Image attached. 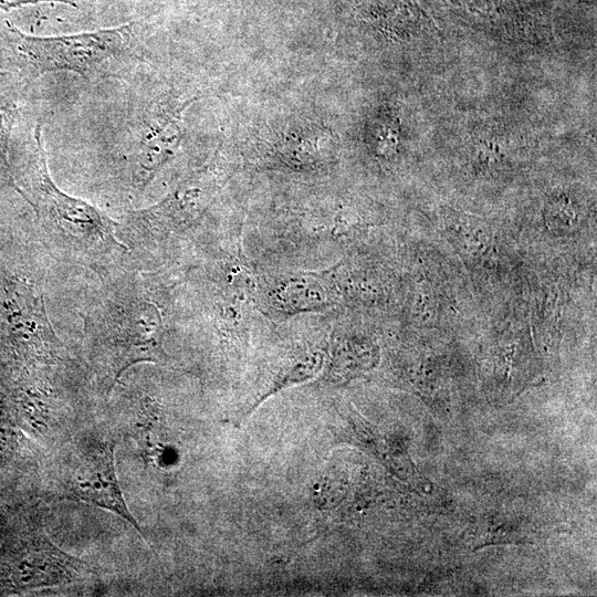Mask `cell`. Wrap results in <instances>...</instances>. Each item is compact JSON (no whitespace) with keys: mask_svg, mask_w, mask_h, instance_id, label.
I'll return each mask as SVG.
<instances>
[{"mask_svg":"<svg viewBox=\"0 0 597 597\" xmlns=\"http://www.w3.org/2000/svg\"><path fill=\"white\" fill-rule=\"evenodd\" d=\"M76 459L75 467L67 473L62 496L111 511L142 533L119 488L115 470L114 443L91 442Z\"/></svg>","mask_w":597,"mask_h":597,"instance_id":"7","label":"cell"},{"mask_svg":"<svg viewBox=\"0 0 597 597\" xmlns=\"http://www.w3.org/2000/svg\"><path fill=\"white\" fill-rule=\"evenodd\" d=\"M13 171L18 193L32 207L40 242L53 260L93 275L133 264L128 248L117 235L118 222L54 182L41 124L34 127L33 145L23 166Z\"/></svg>","mask_w":597,"mask_h":597,"instance_id":"2","label":"cell"},{"mask_svg":"<svg viewBox=\"0 0 597 597\" xmlns=\"http://www.w3.org/2000/svg\"><path fill=\"white\" fill-rule=\"evenodd\" d=\"M0 273V338L48 366L63 360V344L49 318L43 282L31 274Z\"/></svg>","mask_w":597,"mask_h":597,"instance_id":"5","label":"cell"},{"mask_svg":"<svg viewBox=\"0 0 597 597\" xmlns=\"http://www.w3.org/2000/svg\"><path fill=\"white\" fill-rule=\"evenodd\" d=\"M4 31L14 60L28 74L72 72L87 76L127 50L134 36V24L40 36L27 34L6 20Z\"/></svg>","mask_w":597,"mask_h":597,"instance_id":"4","label":"cell"},{"mask_svg":"<svg viewBox=\"0 0 597 597\" xmlns=\"http://www.w3.org/2000/svg\"><path fill=\"white\" fill-rule=\"evenodd\" d=\"M545 220L551 229L567 231L577 224L575 206L565 196H555L546 205Z\"/></svg>","mask_w":597,"mask_h":597,"instance_id":"12","label":"cell"},{"mask_svg":"<svg viewBox=\"0 0 597 597\" xmlns=\"http://www.w3.org/2000/svg\"><path fill=\"white\" fill-rule=\"evenodd\" d=\"M217 186L214 165H209L185 178L155 205L128 210L117 221V235L128 248L133 265L148 270L158 250L199 220Z\"/></svg>","mask_w":597,"mask_h":597,"instance_id":"3","label":"cell"},{"mask_svg":"<svg viewBox=\"0 0 597 597\" xmlns=\"http://www.w3.org/2000/svg\"><path fill=\"white\" fill-rule=\"evenodd\" d=\"M192 101L160 100L135 122L118 164V180L129 197L138 199L175 155Z\"/></svg>","mask_w":597,"mask_h":597,"instance_id":"6","label":"cell"},{"mask_svg":"<svg viewBox=\"0 0 597 597\" xmlns=\"http://www.w3.org/2000/svg\"><path fill=\"white\" fill-rule=\"evenodd\" d=\"M49 1H55V2H62L65 4L75 6L72 0H0V9L4 11H10L12 9H17L23 6L34 4L39 2H49Z\"/></svg>","mask_w":597,"mask_h":597,"instance_id":"13","label":"cell"},{"mask_svg":"<svg viewBox=\"0 0 597 597\" xmlns=\"http://www.w3.org/2000/svg\"><path fill=\"white\" fill-rule=\"evenodd\" d=\"M368 19L380 30L397 33L418 10L413 0H365Z\"/></svg>","mask_w":597,"mask_h":597,"instance_id":"9","label":"cell"},{"mask_svg":"<svg viewBox=\"0 0 597 597\" xmlns=\"http://www.w3.org/2000/svg\"><path fill=\"white\" fill-rule=\"evenodd\" d=\"M94 276L81 313L84 341L111 392L130 367L166 362V323L150 270L122 265Z\"/></svg>","mask_w":597,"mask_h":597,"instance_id":"1","label":"cell"},{"mask_svg":"<svg viewBox=\"0 0 597 597\" xmlns=\"http://www.w3.org/2000/svg\"><path fill=\"white\" fill-rule=\"evenodd\" d=\"M268 302L281 314L315 312L331 304L327 284L321 274L290 273L280 275L268 286Z\"/></svg>","mask_w":597,"mask_h":597,"instance_id":"8","label":"cell"},{"mask_svg":"<svg viewBox=\"0 0 597 597\" xmlns=\"http://www.w3.org/2000/svg\"><path fill=\"white\" fill-rule=\"evenodd\" d=\"M13 76L11 73L0 71V96L7 94L12 86Z\"/></svg>","mask_w":597,"mask_h":597,"instance_id":"14","label":"cell"},{"mask_svg":"<svg viewBox=\"0 0 597 597\" xmlns=\"http://www.w3.org/2000/svg\"><path fill=\"white\" fill-rule=\"evenodd\" d=\"M324 359L325 353L318 349L301 356L286 371L273 381L270 389L260 398L256 405L283 388L313 378L322 369Z\"/></svg>","mask_w":597,"mask_h":597,"instance_id":"11","label":"cell"},{"mask_svg":"<svg viewBox=\"0 0 597 597\" xmlns=\"http://www.w3.org/2000/svg\"><path fill=\"white\" fill-rule=\"evenodd\" d=\"M17 107L7 94L0 96V192L12 189L18 192L14 171L10 160V139Z\"/></svg>","mask_w":597,"mask_h":597,"instance_id":"10","label":"cell"}]
</instances>
